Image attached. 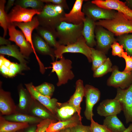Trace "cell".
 Instances as JSON below:
<instances>
[{
  "instance_id": "obj_39",
  "label": "cell",
  "mask_w": 132,
  "mask_h": 132,
  "mask_svg": "<svg viewBox=\"0 0 132 132\" xmlns=\"http://www.w3.org/2000/svg\"><path fill=\"white\" fill-rule=\"evenodd\" d=\"M112 49V55L122 57V53L124 52L123 46L117 42L113 43L111 46Z\"/></svg>"
},
{
  "instance_id": "obj_3",
  "label": "cell",
  "mask_w": 132,
  "mask_h": 132,
  "mask_svg": "<svg viewBox=\"0 0 132 132\" xmlns=\"http://www.w3.org/2000/svg\"><path fill=\"white\" fill-rule=\"evenodd\" d=\"M83 23L76 25L61 22L55 29L60 45H66L76 42L82 36Z\"/></svg>"
},
{
  "instance_id": "obj_16",
  "label": "cell",
  "mask_w": 132,
  "mask_h": 132,
  "mask_svg": "<svg viewBox=\"0 0 132 132\" xmlns=\"http://www.w3.org/2000/svg\"><path fill=\"white\" fill-rule=\"evenodd\" d=\"M122 111L120 102L115 98L103 100L97 108V112L100 116L105 117L117 115Z\"/></svg>"
},
{
  "instance_id": "obj_7",
  "label": "cell",
  "mask_w": 132,
  "mask_h": 132,
  "mask_svg": "<svg viewBox=\"0 0 132 132\" xmlns=\"http://www.w3.org/2000/svg\"><path fill=\"white\" fill-rule=\"evenodd\" d=\"M112 68L111 74L107 81L108 86L124 89L132 84V71H121L116 66Z\"/></svg>"
},
{
  "instance_id": "obj_47",
  "label": "cell",
  "mask_w": 132,
  "mask_h": 132,
  "mask_svg": "<svg viewBox=\"0 0 132 132\" xmlns=\"http://www.w3.org/2000/svg\"><path fill=\"white\" fill-rule=\"evenodd\" d=\"M132 132V123H130L128 127L123 132Z\"/></svg>"
},
{
  "instance_id": "obj_42",
  "label": "cell",
  "mask_w": 132,
  "mask_h": 132,
  "mask_svg": "<svg viewBox=\"0 0 132 132\" xmlns=\"http://www.w3.org/2000/svg\"><path fill=\"white\" fill-rule=\"evenodd\" d=\"M44 2L51 3L55 5L60 6L64 9L69 10L68 6L65 0H41Z\"/></svg>"
},
{
  "instance_id": "obj_9",
  "label": "cell",
  "mask_w": 132,
  "mask_h": 132,
  "mask_svg": "<svg viewBox=\"0 0 132 132\" xmlns=\"http://www.w3.org/2000/svg\"><path fill=\"white\" fill-rule=\"evenodd\" d=\"M9 41L13 42L20 48V51L25 58H28L33 52L30 43L26 40L22 31L16 29L13 23H10L8 27Z\"/></svg>"
},
{
  "instance_id": "obj_22",
  "label": "cell",
  "mask_w": 132,
  "mask_h": 132,
  "mask_svg": "<svg viewBox=\"0 0 132 132\" xmlns=\"http://www.w3.org/2000/svg\"><path fill=\"white\" fill-rule=\"evenodd\" d=\"M36 29L39 35L50 46L55 49L59 44L56 40L57 37L55 29L42 26L38 27Z\"/></svg>"
},
{
  "instance_id": "obj_44",
  "label": "cell",
  "mask_w": 132,
  "mask_h": 132,
  "mask_svg": "<svg viewBox=\"0 0 132 132\" xmlns=\"http://www.w3.org/2000/svg\"><path fill=\"white\" fill-rule=\"evenodd\" d=\"M15 0H9L5 7V10L6 13L9 11L11 8L15 4Z\"/></svg>"
},
{
  "instance_id": "obj_45",
  "label": "cell",
  "mask_w": 132,
  "mask_h": 132,
  "mask_svg": "<svg viewBox=\"0 0 132 132\" xmlns=\"http://www.w3.org/2000/svg\"><path fill=\"white\" fill-rule=\"evenodd\" d=\"M9 40L5 39L4 38L2 37H0V45H8L10 44Z\"/></svg>"
},
{
  "instance_id": "obj_19",
  "label": "cell",
  "mask_w": 132,
  "mask_h": 132,
  "mask_svg": "<svg viewBox=\"0 0 132 132\" xmlns=\"http://www.w3.org/2000/svg\"><path fill=\"white\" fill-rule=\"evenodd\" d=\"M85 95V87L82 80H77L76 83L75 90L73 95L68 101V104L72 106L76 110L77 114L81 121L82 117L80 115L81 108L80 103Z\"/></svg>"
},
{
  "instance_id": "obj_5",
  "label": "cell",
  "mask_w": 132,
  "mask_h": 132,
  "mask_svg": "<svg viewBox=\"0 0 132 132\" xmlns=\"http://www.w3.org/2000/svg\"><path fill=\"white\" fill-rule=\"evenodd\" d=\"M78 53L84 55L89 63L92 62L91 48L86 43V40L82 36L75 42L66 45L59 44L54 51L55 57L56 60L60 59L65 53Z\"/></svg>"
},
{
  "instance_id": "obj_36",
  "label": "cell",
  "mask_w": 132,
  "mask_h": 132,
  "mask_svg": "<svg viewBox=\"0 0 132 132\" xmlns=\"http://www.w3.org/2000/svg\"><path fill=\"white\" fill-rule=\"evenodd\" d=\"M90 129L91 132H113L106 126L95 121L91 118Z\"/></svg>"
},
{
  "instance_id": "obj_29",
  "label": "cell",
  "mask_w": 132,
  "mask_h": 132,
  "mask_svg": "<svg viewBox=\"0 0 132 132\" xmlns=\"http://www.w3.org/2000/svg\"><path fill=\"white\" fill-rule=\"evenodd\" d=\"M91 57L92 63L91 69L94 71L102 65L107 58L105 54L100 51L93 48H91Z\"/></svg>"
},
{
  "instance_id": "obj_10",
  "label": "cell",
  "mask_w": 132,
  "mask_h": 132,
  "mask_svg": "<svg viewBox=\"0 0 132 132\" xmlns=\"http://www.w3.org/2000/svg\"><path fill=\"white\" fill-rule=\"evenodd\" d=\"M95 33L96 40V48L105 54L107 53L112 44L117 42L114 33L100 26L96 25Z\"/></svg>"
},
{
  "instance_id": "obj_48",
  "label": "cell",
  "mask_w": 132,
  "mask_h": 132,
  "mask_svg": "<svg viewBox=\"0 0 132 132\" xmlns=\"http://www.w3.org/2000/svg\"><path fill=\"white\" fill-rule=\"evenodd\" d=\"M59 132H74L73 128H69L62 130Z\"/></svg>"
},
{
  "instance_id": "obj_14",
  "label": "cell",
  "mask_w": 132,
  "mask_h": 132,
  "mask_svg": "<svg viewBox=\"0 0 132 132\" xmlns=\"http://www.w3.org/2000/svg\"><path fill=\"white\" fill-rule=\"evenodd\" d=\"M85 87L86 107L84 115L87 120H90L94 115L93 108L100 100V92L98 88L89 85H86Z\"/></svg>"
},
{
  "instance_id": "obj_32",
  "label": "cell",
  "mask_w": 132,
  "mask_h": 132,
  "mask_svg": "<svg viewBox=\"0 0 132 132\" xmlns=\"http://www.w3.org/2000/svg\"><path fill=\"white\" fill-rule=\"evenodd\" d=\"M41 0H18L15 1V5L24 8L31 7L32 9L42 10L45 5Z\"/></svg>"
},
{
  "instance_id": "obj_34",
  "label": "cell",
  "mask_w": 132,
  "mask_h": 132,
  "mask_svg": "<svg viewBox=\"0 0 132 132\" xmlns=\"http://www.w3.org/2000/svg\"><path fill=\"white\" fill-rule=\"evenodd\" d=\"M112 65L110 59L109 58H107L102 65L93 71V77H101L109 72H112Z\"/></svg>"
},
{
  "instance_id": "obj_49",
  "label": "cell",
  "mask_w": 132,
  "mask_h": 132,
  "mask_svg": "<svg viewBox=\"0 0 132 132\" xmlns=\"http://www.w3.org/2000/svg\"><path fill=\"white\" fill-rule=\"evenodd\" d=\"M36 128L35 127H32L30 128L27 132H36Z\"/></svg>"
},
{
  "instance_id": "obj_43",
  "label": "cell",
  "mask_w": 132,
  "mask_h": 132,
  "mask_svg": "<svg viewBox=\"0 0 132 132\" xmlns=\"http://www.w3.org/2000/svg\"><path fill=\"white\" fill-rule=\"evenodd\" d=\"M74 132H91L90 126L83 125L80 123L73 128Z\"/></svg>"
},
{
  "instance_id": "obj_26",
  "label": "cell",
  "mask_w": 132,
  "mask_h": 132,
  "mask_svg": "<svg viewBox=\"0 0 132 132\" xmlns=\"http://www.w3.org/2000/svg\"><path fill=\"white\" fill-rule=\"evenodd\" d=\"M103 125L113 132H123L126 128L117 115L106 117Z\"/></svg>"
},
{
  "instance_id": "obj_24",
  "label": "cell",
  "mask_w": 132,
  "mask_h": 132,
  "mask_svg": "<svg viewBox=\"0 0 132 132\" xmlns=\"http://www.w3.org/2000/svg\"><path fill=\"white\" fill-rule=\"evenodd\" d=\"M33 41L35 50L36 49L42 54L49 55L53 60L54 59L55 50L51 48L40 36L35 34L33 36Z\"/></svg>"
},
{
  "instance_id": "obj_11",
  "label": "cell",
  "mask_w": 132,
  "mask_h": 132,
  "mask_svg": "<svg viewBox=\"0 0 132 132\" xmlns=\"http://www.w3.org/2000/svg\"><path fill=\"white\" fill-rule=\"evenodd\" d=\"M42 10L25 8L15 5L7 14L8 21L10 23L30 22L35 15L39 14Z\"/></svg>"
},
{
  "instance_id": "obj_31",
  "label": "cell",
  "mask_w": 132,
  "mask_h": 132,
  "mask_svg": "<svg viewBox=\"0 0 132 132\" xmlns=\"http://www.w3.org/2000/svg\"><path fill=\"white\" fill-rule=\"evenodd\" d=\"M116 39L120 44L123 46L128 55L132 56V33L118 36Z\"/></svg>"
},
{
  "instance_id": "obj_50",
  "label": "cell",
  "mask_w": 132,
  "mask_h": 132,
  "mask_svg": "<svg viewBox=\"0 0 132 132\" xmlns=\"http://www.w3.org/2000/svg\"><path fill=\"white\" fill-rule=\"evenodd\" d=\"M45 132H46V131Z\"/></svg>"
},
{
  "instance_id": "obj_38",
  "label": "cell",
  "mask_w": 132,
  "mask_h": 132,
  "mask_svg": "<svg viewBox=\"0 0 132 132\" xmlns=\"http://www.w3.org/2000/svg\"><path fill=\"white\" fill-rule=\"evenodd\" d=\"M19 97V106L20 109L22 110H24L27 105V98L25 91L23 89H20Z\"/></svg>"
},
{
  "instance_id": "obj_15",
  "label": "cell",
  "mask_w": 132,
  "mask_h": 132,
  "mask_svg": "<svg viewBox=\"0 0 132 132\" xmlns=\"http://www.w3.org/2000/svg\"><path fill=\"white\" fill-rule=\"evenodd\" d=\"M93 3L102 8L109 10H115L122 13L128 19L132 20V10L124 2L119 0H94Z\"/></svg>"
},
{
  "instance_id": "obj_2",
  "label": "cell",
  "mask_w": 132,
  "mask_h": 132,
  "mask_svg": "<svg viewBox=\"0 0 132 132\" xmlns=\"http://www.w3.org/2000/svg\"><path fill=\"white\" fill-rule=\"evenodd\" d=\"M65 13L62 7L47 3L45 5L40 13L36 16L41 26L55 29Z\"/></svg>"
},
{
  "instance_id": "obj_27",
  "label": "cell",
  "mask_w": 132,
  "mask_h": 132,
  "mask_svg": "<svg viewBox=\"0 0 132 132\" xmlns=\"http://www.w3.org/2000/svg\"><path fill=\"white\" fill-rule=\"evenodd\" d=\"M0 55H5L12 56L17 59L20 63L26 64V61L20 51L15 45L11 44L1 46L0 48Z\"/></svg>"
},
{
  "instance_id": "obj_25",
  "label": "cell",
  "mask_w": 132,
  "mask_h": 132,
  "mask_svg": "<svg viewBox=\"0 0 132 132\" xmlns=\"http://www.w3.org/2000/svg\"><path fill=\"white\" fill-rule=\"evenodd\" d=\"M28 126V123L11 121L0 117V132H16Z\"/></svg>"
},
{
  "instance_id": "obj_37",
  "label": "cell",
  "mask_w": 132,
  "mask_h": 132,
  "mask_svg": "<svg viewBox=\"0 0 132 132\" xmlns=\"http://www.w3.org/2000/svg\"><path fill=\"white\" fill-rule=\"evenodd\" d=\"M33 113L35 115L43 118L50 119L52 115L45 110L39 107H36L32 110Z\"/></svg>"
},
{
  "instance_id": "obj_41",
  "label": "cell",
  "mask_w": 132,
  "mask_h": 132,
  "mask_svg": "<svg viewBox=\"0 0 132 132\" xmlns=\"http://www.w3.org/2000/svg\"><path fill=\"white\" fill-rule=\"evenodd\" d=\"M122 57L124 59L126 64L123 71L127 72L132 71V56L128 55L126 52L124 51L122 53Z\"/></svg>"
},
{
  "instance_id": "obj_30",
  "label": "cell",
  "mask_w": 132,
  "mask_h": 132,
  "mask_svg": "<svg viewBox=\"0 0 132 132\" xmlns=\"http://www.w3.org/2000/svg\"><path fill=\"white\" fill-rule=\"evenodd\" d=\"M76 112L73 107L67 103L61 107V105L57 109L56 114L60 120L63 121L70 118Z\"/></svg>"
},
{
  "instance_id": "obj_12",
  "label": "cell",
  "mask_w": 132,
  "mask_h": 132,
  "mask_svg": "<svg viewBox=\"0 0 132 132\" xmlns=\"http://www.w3.org/2000/svg\"><path fill=\"white\" fill-rule=\"evenodd\" d=\"M15 26L19 28L24 35L27 41L31 44L41 70L44 68V66L38 56L34 48L32 39V33L33 30L36 29L40 25L37 16L34 17L32 21L27 22L12 23Z\"/></svg>"
},
{
  "instance_id": "obj_40",
  "label": "cell",
  "mask_w": 132,
  "mask_h": 132,
  "mask_svg": "<svg viewBox=\"0 0 132 132\" xmlns=\"http://www.w3.org/2000/svg\"><path fill=\"white\" fill-rule=\"evenodd\" d=\"M53 121L50 119H45L41 121L37 125L36 132H45L49 125Z\"/></svg>"
},
{
  "instance_id": "obj_4",
  "label": "cell",
  "mask_w": 132,
  "mask_h": 132,
  "mask_svg": "<svg viewBox=\"0 0 132 132\" xmlns=\"http://www.w3.org/2000/svg\"><path fill=\"white\" fill-rule=\"evenodd\" d=\"M59 60H56L51 63L52 66L47 68H52L51 72L56 73L58 78L57 86L66 83L68 80L72 79L75 76L71 70L72 61L69 59H66L63 56Z\"/></svg>"
},
{
  "instance_id": "obj_13",
  "label": "cell",
  "mask_w": 132,
  "mask_h": 132,
  "mask_svg": "<svg viewBox=\"0 0 132 132\" xmlns=\"http://www.w3.org/2000/svg\"><path fill=\"white\" fill-rule=\"evenodd\" d=\"M25 85L33 99L39 101L53 114H56L57 109L61 104L57 102V99H51L50 97L42 95L36 90L32 83Z\"/></svg>"
},
{
  "instance_id": "obj_35",
  "label": "cell",
  "mask_w": 132,
  "mask_h": 132,
  "mask_svg": "<svg viewBox=\"0 0 132 132\" xmlns=\"http://www.w3.org/2000/svg\"><path fill=\"white\" fill-rule=\"evenodd\" d=\"M36 90L42 95L51 97L55 90L54 86L52 84L45 82L36 87Z\"/></svg>"
},
{
  "instance_id": "obj_33",
  "label": "cell",
  "mask_w": 132,
  "mask_h": 132,
  "mask_svg": "<svg viewBox=\"0 0 132 132\" xmlns=\"http://www.w3.org/2000/svg\"><path fill=\"white\" fill-rule=\"evenodd\" d=\"M6 1L5 0H0V25L3 29V37L4 38L7 34L8 27L10 23L8 20L7 14L5 10Z\"/></svg>"
},
{
  "instance_id": "obj_1",
  "label": "cell",
  "mask_w": 132,
  "mask_h": 132,
  "mask_svg": "<svg viewBox=\"0 0 132 132\" xmlns=\"http://www.w3.org/2000/svg\"><path fill=\"white\" fill-rule=\"evenodd\" d=\"M95 24L106 29L117 36L132 33V20L118 11L116 12L113 19L99 20L95 22Z\"/></svg>"
},
{
  "instance_id": "obj_18",
  "label": "cell",
  "mask_w": 132,
  "mask_h": 132,
  "mask_svg": "<svg viewBox=\"0 0 132 132\" xmlns=\"http://www.w3.org/2000/svg\"><path fill=\"white\" fill-rule=\"evenodd\" d=\"M83 0H76L70 12L66 13L64 17L61 19V22L76 25L83 23L85 17L82 11Z\"/></svg>"
},
{
  "instance_id": "obj_6",
  "label": "cell",
  "mask_w": 132,
  "mask_h": 132,
  "mask_svg": "<svg viewBox=\"0 0 132 132\" xmlns=\"http://www.w3.org/2000/svg\"><path fill=\"white\" fill-rule=\"evenodd\" d=\"M82 12L85 15L96 22L97 20L113 19L116 11L100 7L90 1H88L82 7Z\"/></svg>"
},
{
  "instance_id": "obj_23",
  "label": "cell",
  "mask_w": 132,
  "mask_h": 132,
  "mask_svg": "<svg viewBox=\"0 0 132 132\" xmlns=\"http://www.w3.org/2000/svg\"><path fill=\"white\" fill-rule=\"evenodd\" d=\"M15 107L13 104L9 92L0 89V110L3 114L10 115L15 112Z\"/></svg>"
},
{
  "instance_id": "obj_28",
  "label": "cell",
  "mask_w": 132,
  "mask_h": 132,
  "mask_svg": "<svg viewBox=\"0 0 132 132\" xmlns=\"http://www.w3.org/2000/svg\"><path fill=\"white\" fill-rule=\"evenodd\" d=\"M4 118L6 120L12 122L26 123L40 122L41 121L37 117L21 114H14L6 116Z\"/></svg>"
},
{
  "instance_id": "obj_8",
  "label": "cell",
  "mask_w": 132,
  "mask_h": 132,
  "mask_svg": "<svg viewBox=\"0 0 132 132\" xmlns=\"http://www.w3.org/2000/svg\"><path fill=\"white\" fill-rule=\"evenodd\" d=\"M114 98L118 100L121 105L126 123H132V84L125 89L117 88Z\"/></svg>"
},
{
  "instance_id": "obj_20",
  "label": "cell",
  "mask_w": 132,
  "mask_h": 132,
  "mask_svg": "<svg viewBox=\"0 0 132 132\" xmlns=\"http://www.w3.org/2000/svg\"><path fill=\"white\" fill-rule=\"evenodd\" d=\"M82 123L79 117L77 114H74L70 118L55 123L53 122L46 130V132H59L66 129L72 128Z\"/></svg>"
},
{
  "instance_id": "obj_21",
  "label": "cell",
  "mask_w": 132,
  "mask_h": 132,
  "mask_svg": "<svg viewBox=\"0 0 132 132\" xmlns=\"http://www.w3.org/2000/svg\"><path fill=\"white\" fill-rule=\"evenodd\" d=\"M96 26L95 21L85 17L83 22L82 34L86 40L87 45L90 48H93L97 45L95 39L94 34Z\"/></svg>"
},
{
  "instance_id": "obj_46",
  "label": "cell",
  "mask_w": 132,
  "mask_h": 132,
  "mask_svg": "<svg viewBox=\"0 0 132 132\" xmlns=\"http://www.w3.org/2000/svg\"><path fill=\"white\" fill-rule=\"evenodd\" d=\"M125 2L126 5L132 10V0H127Z\"/></svg>"
},
{
  "instance_id": "obj_17",
  "label": "cell",
  "mask_w": 132,
  "mask_h": 132,
  "mask_svg": "<svg viewBox=\"0 0 132 132\" xmlns=\"http://www.w3.org/2000/svg\"><path fill=\"white\" fill-rule=\"evenodd\" d=\"M28 68L26 64L11 62L5 57L3 55H0V72L5 76L9 77H14Z\"/></svg>"
}]
</instances>
